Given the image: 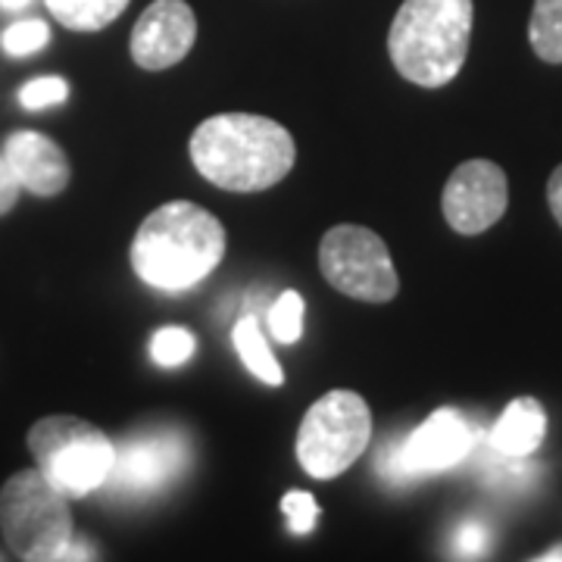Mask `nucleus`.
<instances>
[{"label": "nucleus", "mask_w": 562, "mask_h": 562, "mask_svg": "<svg viewBox=\"0 0 562 562\" xmlns=\"http://www.w3.org/2000/svg\"><path fill=\"white\" fill-rule=\"evenodd\" d=\"M188 154L210 184L232 194H257L279 184L297 160L291 132L257 113H220L203 120Z\"/></svg>", "instance_id": "obj_1"}, {"label": "nucleus", "mask_w": 562, "mask_h": 562, "mask_svg": "<svg viewBox=\"0 0 562 562\" xmlns=\"http://www.w3.org/2000/svg\"><path fill=\"white\" fill-rule=\"evenodd\" d=\"M225 257L222 222L191 201L157 206L138 225L132 241V269L144 284L162 294L198 288Z\"/></svg>", "instance_id": "obj_2"}, {"label": "nucleus", "mask_w": 562, "mask_h": 562, "mask_svg": "<svg viewBox=\"0 0 562 562\" xmlns=\"http://www.w3.org/2000/svg\"><path fill=\"white\" fill-rule=\"evenodd\" d=\"M472 16V0H403L387 32L391 63L419 88L450 85L469 57Z\"/></svg>", "instance_id": "obj_3"}, {"label": "nucleus", "mask_w": 562, "mask_h": 562, "mask_svg": "<svg viewBox=\"0 0 562 562\" xmlns=\"http://www.w3.org/2000/svg\"><path fill=\"white\" fill-rule=\"evenodd\" d=\"M0 535L16 560L60 562L76 538L69 503L38 469H22L0 487Z\"/></svg>", "instance_id": "obj_4"}, {"label": "nucleus", "mask_w": 562, "mask_h": 562, "mask_svg": "<svg viewBox=\"0 0 562 562\" xmlns=\"http://www.w3.org/2000/svg\"><path fill=\"white\" fill-rule=\"evenodd\" d=\"M29 450L35 457V469L66 497L94 494L106 484L116 462V443L98 425L79 416H47L35 422L29 428Z\"/></svg>", "instance_id": "obj_5"}, {"label": "nucleus", "mask_w": 562, "mask_h": 562, "mask_svg": "<svg viewBox=\"0 0 562 562\" xmlns=\"http://www.w3.org/2000/svg\"><path fill=\"white\" fill-rule=\"evenodd\" d=\"M372 441V413L357 391H328L297 428V462L306 475L328 482L344 475Z\"/></svg>", "instance_id": "obj_6"}, {"label": "nucleus", "mask_w": 562, "mask_h": 562, "mask_svg": "<svg viewBox=\"0 0 562 562\" xmlns=\"http://www.w3.org/2000/svg\"><path fill=\"white\" fill-rule=\"evenodd\" d=\"M319 269L338 294L353 301L387 303L401 291L387 244L366 225L328 228L319 241Z\"/></svg>", "instance_id": "obj_7"}, {"label": "nucleus", "mask_w": 562, "mask_h": 562, "mask_svg": "<svg viewBox=\"0 0 562 562\" xmlns=\"http://www.w3.org/2000/svg\"><path fill=\"white\" fill-rule=\"evenodd\" d=\"M475 447V431L460 409H435L403 441L391 443V479H416L460 465Z\"/></svg>", "instance_id": "obj_8"}, {"label": "nucleus", "mask_w": 562, "mask_h": 562, "mask_svg": "<svg viewBox=\"0 0 562 562\" xmlns=\"http://www.w3.org/2000/svg\"><path fill=\"white\" fill-rule=\"evenodd\" d=\"M509 203V181L497 162L469 160L453 169L441 194L447 225L460 235H482L497 225Z\"/></svg>", "instance_id": "obj_9"}, {"label": "nucleus", "mask_w": 562, "mask_h": 562, "mask_svg": "<svg viewBox=\"0 0 562 562\" xmlns=\"http://www.w3.org/2000/svg\"><path fill=\"white\" fill-rule=\"evenodd\" d=\"M198 41V16L184 0H154L132 29V60L147 72L181 63Z\"/></svg>", "instance_id": "obj_10"}, {"label": "nucleus", "mask_w": 562, "mask_h": 562, "mask_svg": "<svg viewBox=\"0 0 562 562\" xmlns=\"http://www.w3.org/2000/svg\"><path fill=\"white\" fill-rule=\"evenodd\" d=\"M188 462V447L176 431L135 435L116 447V462L106 484L125 494H150L169 484Z\"/></svg>", "instance_id": "obj_11"}, {"label": "nucleus", "mask_w": 562, "mask_h": 562, "mask_svg": "<svg viewBox=\"0 0 562 562\" xmlns=\"http://www.w3.org/2000/svg\"><path fill=\"white\" fill-rule=\"evenodd\" d=\"M3 160L10 162L22 191L35 198H57L69 184V160L57 140L41 132H16L3 144Z\"/></svg>", "instance_id": "obj_12"}, {"label": "nucleus", "mask_w": 562, "mask_h": 562, "mask_svg": "<svg viewBox=\"0 0 562 562\" xmlns=\"http://www.w3.org/2000/svg\"><path fill=\"white\" fill-rule=\"evenodd\" d=\"M547 435V413L535 397H519L501 413L494 428L487 431V443L497 457L522 460L531 457Z\"/></svg>", "instance_id": "obj_13"}, {"label": "nucleus", "mask_w": 562, "mask_h": 562, "mask_svg": "<svg viewBox=\"0 0 562 562\" xmlns=\"http://www.w3.org/2000/svg\"><path fill=\"white\" fill-rule=\"evenodd\" d=\"M232 341H235V350H238V357L247 366V372L257 382L269 384V387H279L284 382V372H281L276 353L269 350V341L262 338V328L257 316H241L238 325H235Z\"/></svg>", "instance_id": "obj_14"}, {"label": "nucleus", "mask_w": 562, "mask_h": 562, "mask_svg": "<svg viewBox=\"0 0 562 562\" xmlns=\"http://www.w3.org/2000/svg\"><path fill=\"white\" fill-rule=\"evenodd\" d=\"M50 16L69 32H101L125 13L132 0H44Z\"/></svg>", "instance_id": "obj_15"}, {"label": "nucleus", "mask_w": 562, "mask_h": 562, "mask_svg": "<svg viewBox=\"0 0 562 562\" xmlns=\"http://www.w3.org/2000/svg\"><path fill=\"white\" fill-rule=\"evenodd\" d=\"M528 41L543 63H562V0H535Z\"/></svg>", "instance_id": "obj_16"}, {"label": "nucleus", "mask_w": 562, "mask_h": 562, "mask_svg": "<svg viewBox=\"0 0 562 562\" xmlns=\"http://www.w3.org/2000/svg\"><path fill=\"white\" fill-rule=\"evenodd\" d=\"M303 297L297 291H284L276 297V303L269 306L266 313V325H269V335L279 344H297L303 338Z\"/></svg>", "instance_id": "obj_17"}, {"label": "nucleus", "mask_w": 562, "mask_h": 562, "mask_svg": "<svg viewBox=\"0 0 562 562\" xmlns=\"http://www.w3.org/2000/svg\"><path fill=\"white\" fill-rule=\"evenodd\" d=\"M194 350H198V338L181 325H166L150 338V357L162 369H179L194 357Z\"/></svg>", "instance_id": "obj_18"}, {"label": "nucleus", "mask_w": 562, "mask_h": 562, "mask_svg": "<svg viewBox=\"0 0 562 562\" xmlns=\"http://www.w3.org/2000/svg\"><path fill=\"white\" fill-rule=\"evenodd\" d=\"M47 41H50V25L47 22L22 20L3 29L0 47H3L7 57H32V54L47 47Z\"/></svg>", "instance_id": "obj_19"}, {"label": "nucleus", "mask_w": 562, "mask_h": 562, "mask_svg": "<svg viewBox=\"0 0 562 562\" xmlns=\"http://www.w3.org/2000/svg\"><path fill=\"white\" fill-rule=\"evenodd\" d=\"M69 98V85L60 76H41V79L25 81L20 88V103L25 110H47L60 106Z\"/></svg>", "instance_id": "obj_20"}, {"label": "nucleus", "mask_w": 562, "mask_h": 562, "mask_svg": "<svg viewBox=\"0 0 562 562\" xmlns=\"http://www.w3.org/2000/svg\"><path fill=\"white\" fill-rule=\"evenodd\" d=\"M281 513L288 516V528L291 535H310L319 519V503L306 491H288L281 497Z\"/></svg>", "instance_id": "obj_21"}, {"label": "nucleus", "mask_w": 562, "mask_h": 562, "mask_svg": "<svg viewBox=\"0 0 562 562\" xmlns=\"http://www.w3.org/2000/svg\"><path fill=\"white\" fill-rule=\"evenodd\" d=\"M453 547H457V557H462V560H479L491 547V531L479 522L460 525V531L453 538Z\"/></svg>", "instance_id": "obj_22"}, {"label": "nucleus", "mask_w": 562, "mask_h": 562, "mask_svg": "<svg viewBox=\"0 0 562 562\" xmlns=\"http://www.w3.org/2000/svg\"><path fill=\"white\" fill-rule=\"evenodd\" d=\"M20 191H22V184L16 181V176H13L10 162L3 160V154H0V216H7V213L16 206V201H20Z\"/></svg>", "instance_id": "obj_23"}, {"label": "nucleus", "mask_w": 562, "mask_h": 562, "mask_svg": "<svg viewBox=\"0 0 562 562\" xmlns=\"http://www.w3.org/2000/svg\"><path fill=\"white\" fill-rule=\"evenodd\" d=\"M547 203H550L553 220L562 225V166H557L550 181H547Z\"/></svg>", "instance_id": "obj_24"}, {"label": "nucleus", "mask_w": 562, "mask_h": 562, "mask_svg": "<svg viewBox=\"0 0 562 562\" xmlns=\"http://www.w3.org/2000/svg\"><path fill=\"white\" fill-rule=\"evenodd\" d=\"M66 560H98V553L91 550V543L88 541L72 538V541H69V547L63 550V557H60V562H66Z\"/></svg>", "instance_id": "obj_25"}, {"label": "nucleus", "mask_w": 562, "mask_h": 562, "mask_svg": "<svg viewBox=\"0 0 562 562\" xmlns=\"http://www.w3.org/2000/svg\"><path fill=\"white\" fill-rule=\"evenodd\" d=\"M32 0H0V10H7V13H16V10H25Z\"/></svg>", "instance_id": "obj_26"}, {"label": "nucleus", "mask_w": 562, "mask_h": 562, "mask_svg": "<svg viewBox=\"0 0 562 562\" xmlns=\"http://www.w3.org/2000/svg\"><path fill=\"white\" fill-rule=\"evenodd\" d=\"M550 560H562V547H557L553 553H543L541 562H550Z\"/></svg>", "instance_id": "obj_27"}]
</instances>
